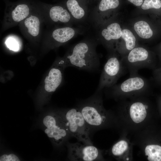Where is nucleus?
Instances as JSON below:
<instances>
[{
  "instance_id": "f257e3e1",
  "label": "nucleus",
  "mask_w": 161,
  "mask_h": 161,
  "mask_svg": "<svg viewBox=\"0 0 161 161\" xmlns=\"http://www.w3.org/2000/svg\"><path fill=\"white\" fill-rule=\"evenodd\" d=\"M119 101L115 113L121 131L134 134L151 124V106L148 96L137 97Z\"/></svg>"
},
{
  "instance_id": "f03ea898",
  "label": "nucleus",
  "mask_w": 161,
  "mask_h": 161,
  "mask_svg": "<svg viewBox=\"0 0 161 161\" xmlns=\"http://www.w3.org/2000/svg\"><path fill=\"white\" fill-rule=\"evenodd\" d=\"M101 92L85 100L78 107L91 131L92 129L114 128L121 130L115 113L104 107Z\"/></svg>"
},
{
  "instance_id": "7ed1b4c3",
  "label": "nucleus",
  "mask_w": 161,
  "mask_h": 161,
  "mask_svg": "<svg viewBox=\"0 0 161 161\" xmlns=\"http://www.w3.org/2000/svg\"><path fill=\"white\" fill-rule=\"evenodd\" d=\"M97 45L94 41L85 40L74 45L66 57V64L89 71L98 69L100 61L96 50Z\"/></svg>"
},
{
  "instance_id": "20e7f679",
  "label": "nucleus",
  "mask_w": 161,
  "mask_h": 161,
  "mask_svg": "<svg viewBox=\"0 0 161 161\" xmlns=\"http://www.w3.org/2000/svg\"><path fill=\"white\" fill-rule=\"evenodd\" d=\"M150 89L148 80L138 74L130 76L122 83L109 88V95L116 101L148 96Z\"/></svg>"
},
{
  "instance_id": "39448f33",
  "label": "nucleus",
  "mask_w": 161,
  "mask_h": 161,
  "mask_svg": "<svg viewBox=\"0 0 161 161\" xmlns=\"http://www.w3.org/2000/svg\"><path fill=\"white\" fill-rule=\"evenodd\" d=\"M60 115L70 135L79 142L93 145L90 137L91 130L78 107L70 109Z\"/></svg>"
},
{
  "instance_id": "423d86ee",
  "label": "nucleus",
  "mask_w": 161,
  "mask_h": 161,
  "mask_svg": "<svg viewBox=\"0 0 161 161\" xmlns=\"http://www.w3.org/2000/svg\"><path fill=\"white\" fill-rule=\"evenodd\" d=\"M121 59L124 66L129 72L130 76L137 75L141 69L153 68L155 65L154 61L148 50L142 47L134 48Z\"/></svg>"
},
{
  "instance_id": "0eeeda50",
  "label": "nucleus",
  "mask_w": 161,
  "mask_h": 161,
  "mask_svg": "<svg viewBox=\"0 0 161 161\" xmlns=\"http://www.w3.org/2000/svg\"><path fill=\"white\" fill-rule=\"evenodd\" d=\"M126 70L122 59L115 55L109 57L102 70L97 92L109 88L116 84L117 80Z\"/></svg>"
},
{
  "instance_id": "6e6552de",
  "label": "nucleus",
  "mask_w": 161,
  "mask_h": 161,
  "mask_svg": "<svg viewBox=\"0 0 161 161\" xmlns=\"http://www.w3.org/2000/svg\"><path fill=\"white\" fill-rule=\"evenodd\" d=\"M43 122L45 133L56 145L61 144L70 135L60 115L54 114L45 116Z\"/></svg>"
},
{
  "instance_id": "1a4fd4ad",
  "label": "nucleus",
  "mask_w": 161,
  "mask_h": 161,
  "mask_svg": "<svg viewBox=\"0 0 161 161\" xmlns=\"http://www.w3.org/2000/svg\"><path fill=\"white\" fill-rule=\"evenodd\" d=\"M69 157L73 161L104 160L102 151L93 145L79 142L70 143L68 145Z\"/></svg>"
},
{
  "instance_id": "9d476101",
  "label": "nucleus",
  "mask_w": 161,
  "mask_h": 161,
  "mask_svg": "<svg viewBox=\"0 0 161 161\" xmlns=\"http://www.w3.org/2000/svg\"><path fill=\"white\" fill-rule=\"evenodd\" d=\"M128 134L122 131L119 139L112 147L110 153L113 157L118 161L133 160L134 145L127 137Z\"/></svg>"
},
{
  "instance_id": "9b49d317",
  "label": "nucleus",
  "mask_w": 161,
  "mask_h": 161,
  "mask_svg": "<svg viewBox=\"0 0 161 161\" xmlns=\"http://www.w3.org/2000/svg\"><path fill=\"white\" fill-rule=\"evenodd\" d=\"M61 71L53 68L50 71L48 76L46 77L44 83L45 89L48 92H54L61 84L62 80Z\"/></svg>"
},
{
  "instance_id": "f8f14e48",
  "label": "nucleus",
  "mask_w": 161,
  "mask_h": 161,
  "mask_svg": "<svg viewBox=\"0 0 161 161\" xmlns=\"http://www.w3.org/2000/svg\"><path fill=\"white\" fill-rule=\"evenodd\" d=\"M78 32L77 30L71 27L59 28L53 32L52 36L56 42L60 43H64L72 39Z\"/></svg>"
},
{
  "instance_id": "ddd939ff",
  "label": "nucleus",
  "mask_w": 161,
  "mask_h": 161,
  "mask_svg": "<svg viewBox=\"0 0 161 161\" xmlns=\"http://www.w3.org/2000/svg\"><path fill=\"white\" fill-rule=\"evenodd\" d=\"M49 15L55 22L66 23L70 21L72 16L69 12L61 6H54L50 9Z\"/></svg>"
},
{
  "instance_id": "4468645a",
  "label": "nucleus",
  "mask_w": 161,
  "mask_h": 161,
  "mask_svg": "<svg viewBox=\"0 0 161 161\" xmlns=\"http://www.w3.org/2000/svg\"><path fill=\"white\" fill-rule=\"evenodd\" d=\"M117 23H113L109 25L106 28L102 30L101 35L107 41L117 40L121 36L122 30Z\"/></svg>"
},
{
  "instance_id": "2eb2a0df",
  "label": "nucleus",
  "mask_w": 161,
  "mask_h": 161,
  "mask_svg": "<svg viewBox=\"0 0 161 161\" xmlns=\"http://www.w3.org/2000/svg\"><path fill=\"white\" fill-rule=\"evenodd\" d=\"M120 4V0H101L96 10L93 13L94 21L103 13L117 8Z\"/></svg>"
},
{
  "instance_id": "dca6fc26",
  "label": "nucleus",
  "mask_w": 161,
  "mask_h": 161,
  "mask_svg": "<svg viewBox=\"0 0 161 161\" xmlns=\"http://www.w3.org/2000/svg\"><path fill=\"white\" fill-rule=\"evenodd\" d=\"M66 6L73 18L77 20H80L85 16L86 13L77 0H68Z\"/></svg>"
},
{
  "instance_id": "f3484780",
  "label": "nucleus",
  "mask_w": 161,
  "mask_h": 161,
  "mask_svg": "<svg viewBox=\"0 0 161 161\" xmlns=\"http://www.w3.org/2000/svg\"><path fill=\"white\" fill-rule=\"evenodd\" d=\"M134 28L137 35L143 38H149L153 35V31L149 25L144 21H140L135 23Z\"/></svg>"
},
{
  "instance_id": "a211bd4d",
  "label": "nucleus",
  "mask_w": 161,
  "mask_h": 161,
  "mask_svg": "<svg viewBox=\"0 0 161 161\" xmlns=\"http://www.w3.org/2000/svg\"><path fill=\"white\" fill-rule=\"evenodd\" d=\"M24 24L30 34L34 37L38 35L39 32L40 21L37 17L31 16L25 20Z\"/></svg>"
},
{
  "instance_id": "6ab92c4d",
  "label": "nucleus",
  "mask_w": 161,
  "mask_h": 161,
  "mask_svg": "<svg viewBox=\"0 0 161 161\" xmlns=\"http://www.w3.org/2000/svg\"><path fill=\"white\" fill-rule=\"evenodd\" d=\"M29 14V8L25 4L17 6L12 13L13 19L16 22H20L26 18Z\"/></svg>"
},
{
  "instance_id": "aec40b11",
  "label": "nucleus",
  "mask_w": 161,
  "mask_h": 161,
  "mask_svg": "<svg viewBox=\"0 0 161 161\" xmlns=\"http://www.w3.org/2000/svg\"><path fill=\"white\" fill-rule=\"evenodd\" d=\"M121 37L125 41L126 50L130 51L135 47L136 38L131 31L127 29L122 30Z\"/></svg>"
},
{
  "instance_id": "412c9836",
  "label": "nucleus",
  "mask_w": 161,
  "mask_h": 161,
  "mask_svg": "<svg viewBox=\"0 0 161 161\" xmlns=\"http://www.w3.org/2000/svg\"><path fill=\"white\" fill-rule=\"evenodd\" d=\"M140 6L143 10L159 9L161 8V0H144Z\"/></svg>"
},
{
  "instance_id": "4be33fe9",
  "label": "nucleus",
  "mask_w": 161,
  "mask_h": 161,
  "mask_svg": "<svg viewBox=\"0 0 161 161\" xmlns=\"http://www.w3.org/2000/svg\"><path fill=\"white\" fill-rule=\"evenodd\" d=\"M6 45L10 50L17 51L19 48V45L18 42L15 39L12 38H8L6 41Z\"/></svg>"
},
{
  "instance_id": "5701e85b",
  "label": "nucleus",
  "mask_w": 161,
  "mask_h": 161,
  "mask_svg": "<svg viewBox=\"0 0 161 161\" xmlns=\"http://www.w3.org/2000/svg\"><path fill=\"white\" fill-rule=\"evenodd\" d=\"M0 161H19L20 159L16 155L11 154L8 155L4 154L0 157Z\"/></svg>"
},
{
  "instance_id": "b1692460",
  "label": "nucleus",
  "mask_w": 161,
  "mask_h": 161,
  "mask_svg": "<svg viewBox=\"0 0 161 161\" xmlns=\"http://www.w3.org/2000/svg\"><path fill=\"white\" fill-rule=\"evenodd\" d=\"M128 1L137 6H140L144 0H127Z\"/></svg>"
}]
</instances>
